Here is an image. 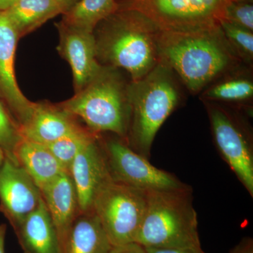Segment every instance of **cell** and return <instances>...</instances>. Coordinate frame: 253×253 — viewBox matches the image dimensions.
Listing matches in <instances>:
<instances>
[{
  "instance_id": "cell-8",
  "label": "cell",
  "mask_w": 253,
  "mask_h": 253,
  "mask_svg": "<svg viewBox=\"0 0 253 253\" xmlns=\"http://www.w3.org/2000/svg\"><path fill=\"white\" fill-rule=\"evenodd\" d=\"M101 145L113 181L146 191L188 186L171 173L151 165L147 158L137 154L120 137L107 139Z\"/></svg>"
},
{
  "instance_id": "cell-23",
  "label": "cell",
  "mask_w": 253,
  "mask_h": 253,
  "mask_svg": "<svg viewBox=\"0 0 253 253\" xmlns=\"http://www.w3.org/2000/svg\"><path fill=\"white\" fill-rule=\"evenodd\" d=\"M220 28L228 43L234 51L245 59L251 60L253 56V34L252 31L221 20Z\"/></svg>"
},
{
  "instance_id": "cell-16",
  "label": "cell",
  "mask_w": 253,
  "mask_h": 253,
  "mask_svg": "<svg viewBox=\"0 0 253 253\" xmlns=\"http://www.w3.org/2000/svg\"><path fill=\"white\" fill-rule=\"evenodd\" d=\"M23 253H62V244L44 201L15 231Z\"/></svg>"
},
{
  "instance_id": "cell-21",
  "label": "cell",
  "mask_w": 253,
  "mask_h": 253,
  "mask_svg": "<svg viewBox=\"0 0 253 253\" xmlns=\"http://www.w3.org/2000/svg\"><path fill=\"white\" fill-rule=\"evenodd\" d=\"M97 137V134L81 126L45 146L57 159L64 170L69 173L71 165L79 151Z\"/></svg>"
},
{
  "instance_id": "cell-7",
  "label": "cell",
  "mask_w": 253,
  "mask_h": 253,
  "mask_svg": "<svg viewBox=\"0 0 253 253\" xmlns=\"http://www.w3.org/2000/svg\"><path fill=\"white\" fill-rule=\"evenodd\" d=\"M229 1V0H136L122 9L140 11L161 31H192L220 26Z\"/></svg>"
},
{
  "instance_id": "cell-33",
  "label": "cell",
  "mask_w": 253,
  "mask_h": 253,
  "mask_svg": "<svg viewBox=\"0 0 253 253\" xmlns=\"http://www.w3.org/2000/svg\"><path fill=\"white\" fill-rule=\"evenodd\" d=\"M6 158V154L5 153L4 150L3 149V148L0 146V169H1V167H2L3 165H4V163L5 160Z\"/></svg>"
},
{
  "instance_id": "cell-10",
  "label": "cell",
  "mask_w": 253,
  "mask_h": 253,
  "mask_svg": "<svg viewBox=\"0 0 253 253\" xmlns=\"http://www.w3.org/2000/svg\"><path fill=\"white\" fill-rule=\"evenodd\" d=\"M41 191L18 163L6 157L0 169V211L14 231L38 208Z\"/></svg>"
},
{
  "instance_id": "cell-6",
  "label": "cell",
  "mask_w": 253,
  "mask_h": 253,
  "mask_svg": "<svg viewBox=\"0 0 253 253\" xmlns=\"http://www.w3.org/2000/svg\"><path fill=\"white\" fill-rule=\"evenodd\" d=\"M147 191L111 181L100 191L93 206L113 246L135 243L146 212Z\"/></svg>"
},
{
  "instance_id": "cell-5",
  "label": "cell",
  "mask_w": 253,
  "mask_h": 253,
  "mask_svg": "<svg viewBox=\"0 0 253 253\" xmlns=\"http://www.w3.org/2000/svg\"><path fill=\"white\" fill-rule=\"evenodd\" d=\"M127 86L113 68L103 67L87 85L59 106L83 120L95 134L111 132L126 141L131 115Z\"/></svg>"
},
{
  "instance_id": "cell-17",
  "label": "cell",
  "mask_w": 253,
  "mask_h": 253,
  "mask_svg": "<svg viewBox=\"0 0 253 253\" xmlns=\"http://www.w3.org/2000/svg\"><path fill=\"white\" fill-rule=\"evenodd\" d=\"M113 247L94 212H81L68 231L62 253H111Z\"/></svg>"
},
{
  "instance_id": "cell-25",
  "label": "cell",
  "mask_w": 253,
  "mask_h": 253,
  "mask_svg": "<svg viewBox=\"0 0 253 253\" xmlns=\"http://www.w3.org/2000/svg\"><path fill=\"white\" fill-rule=\"evenodd\" d=\"M224 20L250 31H253V5L251 1L229 0L224 11Z\"/></svg>"
},
{
  "instance_id": "cell-34",
  "label": "cell",
  "mask_w": 253,
  "mask_h": 253,
  "mask_svg": "<svg viewBox=\"0 0 253 253\" xmlns=\"http://www.w3.org/2000/svg\"><path fill=\"white\" fill-rule=\"evenodd\" d=\"M231 1H251V0H231Z\"/></svg>"
},
{
  "instance_id": "cell-4",
  "label": "cell",
  "mask_w": 253,
  "mask_h": 253,
  "mask_svg": "<svg viewBox=\"0 0 253 253\" xmlns=\"http://www.w3.org/2000/svg\"><path fill=\"white\" fill-rule=\"evenodd\" d=\"M135 243L146 249L201 247L189 186L147 191L146 212Z\"/></svg>"
},
{
  "instance_id": "cell-3",
  "label": "cell",
  "mask_w": 253,
  "mask_h": 253,
  "mask_svg": "<svg viewBox=\"0 0 253 253\" xmlns=\"http://www.w3.org/2000/svg\"><path fill=\"white\" fill-rule=\"evenodd\" d=\"M131 115L126 142L149 159L158 131L179 102V90L172 70L158 63L144 78L127 86Z\"/></svg>"
},
{
  "instance_id": "cell-28",
  "label": "cell",
  "mask_w": 253,
  "mask_h": 253,
  "mask_svg": "<svg viewBox=\"0 0 253 253\" xmlns=\"http://www.w3.org/2000/svg\"><path fill=\"white\" fill-rule=\"evenodd\" d=\"M230 253H253V239L251 238L243 239Z\"/></svg>"
},
{
  "instance_id": "cell-18",
  "label": "cell",
  "mask_w": 253,
  "mask_h": 253,
  "mask_svg": "<svg viewBox=\"0 0 253 253\" xmlns=\"http://www.w3.org/2000/svg\"><path fill=\"white\" fill-rule=\"evenodd\" d=\"M14 156L41 191L61 173L66 172L45 145L23 138L16 146Z\"/></svg>"
},
{
  "instance_id": "cell-1",
  "label": "cell",
  "mask_w": 253,
  "mask_h": 253,
  "mask_svg": "<svg viewBox=\"0 0 253 253\" xmlns=\"http://www.w3.org/2000/svg\"><path fill=\"white\" fill-rule=\"evenodd\" d=\"M157 46L160 61L174 71L192 93L202 90L238 60L220 26L192 31L160 30Z\"/></svg>"
},
{
  "instance_id": "cell-26",
  "label": "cell",
  "mask_w": 253,
  "mask_h": 253,
  "mask_svg": "<svg viewBox=\"0 0 253 253\" xmlns=\"http://www.w3.org/2000/svg\"><path fill=\"white\" fill-rule=\"evenodd\" d=\"M111 253H147L146 249L136 243H131L123 246H113Z\"/></svg>"
},
{
  "instance_id": "cell-29",
  "label": "cell",
  "mask_w": 253,
  "mask_h": 253,
  "mask_svg": "<svg viewBox=\"0 0 253 253\" xmlns=\"http://www.w3.org/2000/svg\"><path fill=\"white\" fill-rule=\"evenodd\" d=\"M6 234V226L4 224H0V253H5L4 245Z\"/></svg>"
},
{
  "instance_id": "cell-15",
  "label": "cell",
  "mask_w": 253,
  "mask_h": 253,
  "mask_svg": "<svg viewBox=\"0 0 253 253\" xmlns=\"http://www.w3.org/2000/svg\"><path fill=\"white\" fill-rule=\"evenodd\" d=\"M42 197L63 245L73 221L81 213L78 195L71 174L61 173L41 190Z\"/></svg>"
},
{
  "instance_id": "cell-32",
  "label": "cell",
  "mask_w": 253,
  "mask_h": 253,
  "mask_svg": "<svg viewBox=\"0 0 253 253\" xmlns=\"http://www.w3.org/2000/svg\"><path fill=\"white\" fill-rule=\"evenodd\" d=\"M116 1L118 6H119V9H122V8L126 7L127 5L134 2L136 0H116Z\"/></svg>"
},
{
  "instance_id": "cell-31",
  "label": "cell",
  "mask_w": 253,
  "mask_h": 253,
  "mask_svg": "<svg viewBox=\"0 0 253 253\" xmlns=\"http://www.w3.org/2000/svg\"><path fill=\"white\" fill-rule=\"evenodd\" d=\"M58 1L61 3V4L66 8V11H67L72 5L77 1V0H58Z\"/></svg>"
},
{
  "instance_id": "cell-13",
  "label": "cell",
  "mask_w": 253,
  "mask_h": 253,
  "mask_svg": "<svg viewBox=\"0 0 253 253\" xmlns=\"http://www.w3.org/2000/svg\"><path fill=\"white\" fill-rule=\"evenodd\" d=\"M59 54L72 70L76 92L81 91L103 68L98 61L94 33L71 27L60 22Z\"/></svg>"
},
{
  "instance_id": "cell-19",
  "label": "cell",
  "mask_w": 253,
  "mask_h": 253,
  "mask_svg": "<svg viewBox=\"0 0 253 253\" xmlns=\"http://www.w3.org/2000/svg\"><path fill=\"white\" fill-rule=\"evenodd\" d=\"M66 11L58 0H18L4 12L21 38Z\"/></svg>"
},
{
  "instance_id": "cell-24",
  "label": "cell",
  "mask_w": 253,
  "mask_h": 253,
  "mask_svg": "<svg viewBox=\"0 0 253 253\" xmlns=\"http://www.w3.org/2000/svg\"><path fill=\"white\" fill-rule=\"evenodd\" d=\"M22 139L18 123L0 101V146L4 150L6 157L14 162V150Z\"/></svg>"
},
{
  "instance_id": "cell-2",
  "label": "cell",
  "mask_w": 253,
  "mask_h": 253,
  "mask_svg": "<svg viewBox=\"0 0 253 253\" xmlns=\"http://www.w3.org/2000/svg\"><path fill=\"white\" fill-rule=\"evenodd\" d=\"M98 26V36H94L97 59L126 70L132 82L144 78L160 63V29L140 11L118 9Z\"/></svg>"
},
{
  "instance_id": "cell-30",
  "label": "cell",
  "mask_w": 253,
  "mask_h": 253,
  "mask_svg": "<svg viewBox=\"0 0 253 253\" xmlns=\"http://www.w3.org/2000/svg\"><path fill=\"white\" fill-rule=\"evenodd\" d=\"M17 1L18 0H0V11H6Z\"/></svg>"
},
{
  "instance_id": "cell-12",
  "label": "cell",
  "mask_w": 253,
  "mask_h": 253,
  "mask_svg": "<svg viewBox=\"0 0 253 253\" xmlns=\"http://www.w3.org/2000/svg\"><path fill=\"white\" fill-rule=\"evenodd\" d=\"M69 173L77 192L81 212H93L96 196L112 181L99 136L79 151Z\"/></svg>"
},
{
  "instance_id": "cell-22",
  "label": "cell",
  "mask_w": 253,
  "mask_h": 253,
  "mask_svg": "<svg viewBox=\"0 0 253 253\" xmlns=\"http://www.w3.org/2000/svg\"><path fill=\"white\" fill-rule=\"evenodd\" d=\"M253 95L252 82L246 79L229 80L212 86L204 93L206 99L212 101H241Z\"/></svg>"
},
{
  "instance_id": "cell-20",
  "label": "cell",
  "mask_w": 253,
  "mask_h": 253,
  "mask_svg": "<svg viewBox=\"0 0 253 253\" xmlns=\"http://www.w3.org/2000/svg\"><path fill=\"white\" fill-rule=\"evenodd\" d=\"M119 9L116 0H79L63 14V24L94 33L99 23Z\"/></svg>"
},
{
  "instance_id": "cell-27",
  "label": "cell",
  "mask_w": 253,
  "mask_h": 253,
  "mask_svg": "<svg viewBox=\"0 0 253 253\" xmlns=\"http://www.w3.org/2000/svg\"><path fill=\"white\" fill-rule=\"evenodd\" d=\"M147 253H206L199 248H188V249H146Z\"/></svg>"
},
{
  "instance_id": "cell-11",
  "label": "cell",
  "mask_w": 253,
  "mask_h": 253,
  "mask_svg": "<svg viewBox=\"0 0 253 253\" xmlns=\"http://www.w3.org/2000/svg\"><path fill=\"white\" fill-rule=\"evenodd\" d=\"M20 37L4 11H0V96L21 126L31 116L35 103L23 94L15 75V53Z\"/></svg>"
},
{
  "instance_id": "cell-9",
  "label": "cell",
  "mask_w": 253,
  "mask_h": 253,
  "mask_svg": "<svg viewBox=\"0 0 253 253\" xmlns=\"http://www.w3.org/2000/svg\"><path fill=\"white\" fill-rule=\"evenodd\" d=\"M214 141L223 159L253 196V149L251 137L234 116L225 109L208 104Z\"/></svg>"
},
{
  "instance_id": "cell-14",
  "label": "cell",
  "mask_w": 253,
  "mask_h": 253,
  "mask_svg": "<svg viewBox=\"0 0 253 253\" xmlns=\"http://www.w3.org/2000/svg\"><path fill=\"white\" fill-rule=\"evenodd\" d=\"M76 118L60 106L35 104L31 116L19 126L20 132L23 139L48 145L81 127Z\"/></svg>"
}]
</instances>
